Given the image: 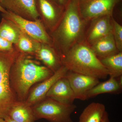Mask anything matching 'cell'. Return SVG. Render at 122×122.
<instances>
[{"label": "cell", "instance_id": "obj_1", "mask_svg": "<svg viewBox=\"0 0 122 122\" xmlns=\"http://www.w3.org/2000/svg\"><path fill=\"white\" fill-rule=\"evenodd\" d=\"M79 0H69L60 21L50 33L53 46L61 58L76 44L84 41L90 21L81 15Z\"/></svg>", "mask_w": 122, "mask_h": 122}, {"label": "cell", "instance_id": "obj_2", "mask_svg": "<svg viewBox=\"0 0 122 122\" xmlns=\"http://www.w3.org/2000/svg\"><path fill=\"white\" fill-rule=\"evenodd\" d=\"M53 73L33 56L18 52L10 70V85L17 100L25 102L34 85Z\"/></svg>", "mask_w": 122, "mask_h": 122}, {"label": "cell", "instance_id": "obj_3", "mask_svg": "<svg viewBox=\"0 0 122 122\" xmlns=\"http://www.w3.org/2000/svg\"><path fill=\"white\" fill-rule=\"evenodd\" d=\"M62 63L69 71L105 79L109 75L107 70L84 41L76 44L61 58Z\"/></svg>", "mask_w": 122, "mask_h": 122}, {"label": "cell", "instance_id": "obj_4", "mask_svg": "<svg viewBox=\"0 0 122 122\" xmlns=\"http://www.w3.org/2000/svg\"><path fill=\"white\" fill-rule=\"evenodd\" d=\"M12 53L0 52V118L9 116L12 107L17 100L10 85V74L15 59Z\"/></svg>", "mask_w": 122, "mask_h": 122}, {"label": "cell", "instance_id": "obj_5", "mask_svg": "<svg viewBox=\"0 0 122 122\" xmlns=\"http://www.w3.org/2000/svg\"><path fill=\"white\" fill-rule=\"evenodd\" d=\"M32 107L36 120L44 119L49 122H74L71 115L77 106L46 97Z\"/></svg>", "mask_w": 122, "mask_h": 122}, {"label": "cell", "instance_id": "obj_6", "mask_svg": "<svg viewBox=\"0 0 122 122\" xmlns=\"http://www.w3.org/2000/svg\"><path fill=\"white\" fill-rule=\"evenodd\" d=\"M1 15L14 22L20 30L34 39L53 46L52 38L40 19L35 21L26 20L8 11Z\"/></svg>", "mask_w": 122, "mask_h": 122}, {"label": "cell", "instance_id": "obj_7", "mask_svg": "<svg viewBox=\"0 0 122 122\" xmlns=\"http://www.w3.org/2000/svg\"><path fill=\"white\" fill-rule=\"evenodd\" d=\"M35 4L39 19L49 34L60 21L65 7L53 0H35Z\"/></svg>", "mask_w": 122, "mask_h": 122}, {"label": "cell", "instance_id": "obj_8", "mask_svg": "<svg viewBox=\"0 0 122 122\" xmlns=\"http://www.w3.org/2000/svg\"><path fill=\"white\" fill-rule=\"evenodd\" d=\"M121 0H79V5L82 16L90 21L96 18L113 15L116 5Z\"/></svg>", "mask_w": 122, "mask_h": 122}, {"label": "cell", "instance_id": "obj_9", "mask_svg": "<svg viewBox=\"0 0 122 122\" xmlns=\"http://www.w3.org/2000/svg\"><path fill=\"white\" fill-rule=\"evenodd\" d=\"M68 71L65 66H62L52 75L30 90L25 102L32 107L44 100L46 98V94L53 85L59 79L65 76Z\"/></svg>", "mask_w": 122, "mask_h": 122}, {"label": "cell", "instance_id": "obj_10", "mask_svg": "<svg viewBox=\"0 0 122 122\" xmlns=\"http://www.w3.org/2000/svg\"><path fill=\"white\" fill-rule=\"evenodd\" d=\"M66 77L72 88L75 99L87 100L86 96L89 91L100 82L99 79L68 71Z\"/></svg>", "mask_w": 122, "mask_h": 122}, {"label": "cell", "instance_id": "obj_11", "mask_svg": "<svg viewBox=\"0 0 122 122\" xmlns=\"http://www.w3.org/2000/svg\"><path fill=\"white\" fill-rule=\"evenodd\" d=\"M0 5L7 11L26 20L39 19L35 0H1Z\"/></svg>", "mask_w": 122, "mask_h": 122}, {"label": "cell", "instance_id": "obj_12", "mask_svg": "<svg viewBox=\"0 0 122 122\" xmlns=\"http://www.w3.org/2000/svg\"><path fill=\"white\" fill-rule=\"evenodd\" d=\"M112 16H102L90 21L84 39L86 44L90 46L99 39L112 32Z\"/></svg>", "mask_w": 122, "mask_h": 122}, {"label": "cell", "instance_id": "obj_13", "mask_svg": "<svg viewBox=\"0 0 122 122\" xmlns=\"http://www.w3.org/2000/svg\"><path fill=\"white\" fill-rule=\"evenodd\" d=\"M46 97L66 105H72L75 99L72 88L66 76L58 80L51 87Z\"/></svg>", "mask_w": 122, "mask_h": 122}, {"label": "cell", "instance_id": "obj_14", "mask_svg": "<svg viewBox=\"0 0 122 122\" xmlns=\"http://www.w3.org/2000/svg\"><path fill=\"white\" fill-rule=\"evenodd\" d=\"M34 56L53 73L63 65L60 55L53 46L48 44L41 43Z\"/></svg>", "mask_w": 122, "mask_h": 122}, {"label": "cell", "instance_id": "obj_15", "mask_svg": "<svg viewBox=\"0 0 122 122\" xmlns=\"http://www.w3.org/2000/svg\"><path fill=\"white\" fill-rule=\"evenodd\" d=\"M91 48L99 59L118 53L112 32L95 42Z\"/></svg>", "mask_w": 122, "mask_h": 122}, {"label": "cell", "instance_id": "obj_16", "mask_svg": "<svg viewBox=\"0 0 122 122\" xmlns=\"http://www.w3.org/2000/svg\"><path fill=\"white\" fill-rule=\"evenodd\" d=\"M9 116L17 122H34L36 121L32 107L25 102L19 100L12 107Z\"/></svg>", "mask_w": 122, "mask_h": 122}, {"label": "cell", "instance_id": "obj_17", "mask_svg": "<svg viewBox=\"0 0 122 122\" xmlns=\"http://www.w3.org/2000/svg\"><path fill=\"white\" fill-rule=\"evenodd\" d=\"M122 83L116 78L110 77L107 81L99 82L87 93L86 99L95 97L101 94H118L121 92Z\"/></svg>", "mask_w": 122, "mask_h": 122}, {"label": "cell", "instance_id": "obj_18", "mask_svg": "<svg viewBox=\"0 0 122 122\" xmlns=\"http://www.w3.org/2000/svg\"><path fill=\"white\" fill-rule=\"evenodd\" d=\"M106 111L104 104L91 103L83 110L79 116V122H101Z\"/></svg>", "mask_w": 122, "mask_h": 122}, {"label": "cell", "instance_id": "obj_19", "mask_svg": "<svg viewBox=\"0 0 122 122\" xmlns=\"http://www.w3.org/2000/svg\"><path fill=\"white\" fill-rule=\"evenodd\" d=\"M41 44L20 30L17 42L14 46L18 52L34 56Z\"/></svg>", "mask_w": 122, "mask_h": 122}, {"label": "cell", "instance_id": "obj_20", "mask_svg": "<svg viewBox=\"0 0 122 122\" xmlns=\"http://www.w3.org/2000/svg\"><path fill=\"white\" fill-rule=\"evenodd\" d=\"M20 30L11 20L2 17L0 22V36L14 45L17 42Z\"/></svg>", "mask_w": 122, "mask_h": 122}, {"label": "cell", "instance_id": "obj_21", "mask_svg": "<svg viewBox=\"0 0 122 122\" xmlns=\"http://www.w3.org/2000/svg\"><path fill=\"white\" fill-rule=\"evenodd\" d=\"M110 77L117 78L122 75V52L100 59Z\"/></svg>", "mask_w": 122, "mask_h": 122}, {"label": "cell", "instance_id": "obj_22", "mask_svg": "<svg viewBox=\"0 0 122 122\" xmlns=\"http://www.w3.org/2000/svg\"><path fill=\"white\" fill-rule=\"evenodd\" d=\"M112 33L119 52H122V26L113 17H111Z\"/></svg>", "mask_w": 122, "mask_h": 122}, {"label": "cell", "instance_id": "obj_23", "mask_svg": "<svg viewBox=\"0 0 122 122\" xmlns=\"http://www.w3.org/2000/svg\"><path fill=\"white\" fill-rule=\"evenodd\" d=\"M15 49L13 44L0 36V52H9Z\"/></svg>", "mask_w": 122, "mask_h": 122}, {"label": "cell", "instance_id": "obj_24", "mask_svg": "<svg viewBox=\"0 0 122 122\" xmlns=\"http://www.w3.org/2000/svg\"><path fill=\"white\" fill-rule=\"evenodd\" d=\"M101 122H111L109 120V115L107 111L105 112Z\"/></svg>", "mask_w": 122, "mask_h": 122}, {"label": "cell", "instance_id": "obj_25", "mask_svg": "<svg viewBox=\"0 0 122 122\" xmlns=\"http://www.w3.org/2000/svg\"><path fill=\"white\" fill-rule=\"evenodd\" d=\"M69 0H57L58 3L64 7H65Z\"/></svg>", "mask_w": 122, "mask_h": 122}, {"label": "cell", "instance_id": "obj_26", "mask_svg": "<svg viewBox=\"0 0 122 122\" xmlns=\"http://www.w3.org/2000/svg\"><path fill=\"white\" fill-rule=\"evenodd\" d=\"M4 119L5 121V122H17L11 119V118L9 116L6 117Z\"/></svg>", "mask_w": 122, "mask_h": 122}, {"label": "cell", "instance_id": "obj_27", "mask_svg": "<svg viewBox=\"0 0 122 122\" xmlns=\"http://www.w3.org/2000/svg\"><path fill=\"white\" fill-rule=\"evenodd\" d=\"M1 0H0V1ZM0 12H1V13H5L7 12V10H5L4 8H2L0 5Z\"/></svg>", "mask_w": 122, "mask_h": 122}, {"label": "cell", "instance_id": "obj_28", "mask_svg": "<svg viewBox=\"0 0 122 122\" xmlns=\"http://www.w3.org/2000/svg\"><path fill=\"white\" fill-rule=\"evenodd\" d=\"M0 122H5L4 119L2 118H0Z\"/></svg>", "mask_w": 122, "mask_h": 122}, {"label": "cell", "instance_id": "obj_29", "mask_svg": "<svg viewBox=\"0 0 122 122\" xmlns=\"http://www.w3.org/2000/svg\"><path fill=\"white\" fill-rule=\"evenodd\" d=\"M53 0L55 1H56V2H58L57 0Z\"/></svg>", "mask_w": 122, "mask_h": 122}]
</instances>
